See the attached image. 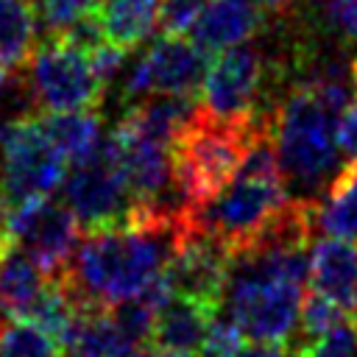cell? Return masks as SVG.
<instances>
[{"instance_id": "obj_4", "label": "cell", "mask_w": 357, "mask_h": 357, "mask_svg": "<svg viewBox=\"0 0 357 357\" xmlns=\"http://www.w3.org/2000/svg\"><path fill=\"white\" fill-rule=\"evenodd\" d=\"M287 198L282 173L234 170V176L212 198L192 206L187 218L192 226L220 237L231 251H237L287 204Z\"/></svg>"}, {"instance_id": "obj_26", "label": "cell", "mask_w": 357, "mask_h": 357, "mask_svg": "<svg viewBox=\"0 0 357 357\" xmlns=\"http://www.w3.org/2000/svg\"><path fill=\"white\" fill-rule=\"evenodd\" d=\"M209 0H159V25L165 33H187Z\"/></svg>"}, {"instance_id": "obj_19", "label": "cell", "mask_w": 357, "mask_h": 357, "mask_svg": "<svg viewBox=\"0 0 357 357\" xmlns=\"http://www.w3.org/2000/svg\"><path fill=\"white\" fill-rule=\"evenodd\" d=\"M36 8L31 0H0V64L17 70L36 47Z\"/></svg>"}, {"instance_id": "obj_3", "label": "cell", "mask_w": 357, "mask_h": 357, "mask_svg": "<svg viewBox=\"0 0 357 357\" xmlns=\"http://www.w3.org/2000/svg\"><path fill=\"white\" fill-rule=\"evenodd\" d=\"M271 114L257 112L251 120H223L195 106L170 145L173 184L190 209L212 198L234 176L248 142Z\"/></svg>"}, {"instance_id": "obj_12", "label": "cell", "mask_w": 357, "mask_h": 357, "mask_svg": "<svg viewBox=\"0 0 357 357\" xmlns=\"http://www.w3.org/2000/svg\"><path fill=\"white\" fill-rule=\"evenodd\" d=\"M310 284L346 312L357 310V243L324 237L310 248Z\"/></svg>"}, {"instance_id": "obj_34", "label": "cell", "mask_w": 357, "mask_h": 357, "mask_svg": "<svg viewBox=\"0 0 357 357\" xmlns=\"http://www.w3.org/2000/svg\"><path fill=\"white\" fill-rule=\"evenodd\" d=\"M0 134H3V117H0Z\"/></svg>"}, {"instance_id": "obj_10", "label": "cell", "mask_w": 357, "mask_h": 357, "mask_svg": "<svg viewBox=\"0 0 357 357\" xmlns=\"http://www.w3.org/2000/svg\"><path fill=\"white\" fill-rule=\"evenodd\" d=\"M268 61L262 45H234L220 50L206 70L201 106L223 120H251L265 109Z\"/></svg>"}, {"instance_id": "obj_29", "label": "cell", "mask_w": 357, "mask_h": 357, "mask_svg": "<svg viewBox=\"0 0 357 357\" xmlns=\"http://www.w3.org/2000/svg\"><path fill=\"white\" fill-rule=\"evenodd\" d=\"M262 6V11H271V14H282L287 8H293L296 0H257Z\"/></svg>"}, {"instance_id": "obj_20", "label": "cell", "mask_w": 357, "mask_h": 357, "mask_svg": "<svg viewBox=\"0 0 357 357\" xmlns=\"http://www.w3.org/2000/svg\"><path fill=\"white\" fill-rule=\"evenodd\" d=\"M0 357H61V340L28 318H0Z\"/></svg>"}, {"instance_id": "obj_7", "label": "cell", "mask_w": 357, "mask_h": 357, "mask_svg": "<svg viewBox=\"0 0 357 357\" xmlns=\"http://www.w3.org/2000/svg\"><path fill=\"white\" fill-rule=\"evenodd\" d=\"M206 70L209 50H204L192 36L187 39L184 33H165L123 67L120 98L126 103H134L151 92L195 98V92L204 86Z\"/></svg>"}, {"instance_id": "obj_25", "label": "cell", "mask_w": 357, "mask_h": 357, "mask_svg": "<svg viewBox=\"0 0 357 357\" xmlns=\"http://www.w3.org/2000/svg\"><path fill=\"white\" fill-rule=\"evenodd\" d=\"M301 354L304 357H357V332L351 321L343 318L318 340H312Z\"/></svg>"}, {"instance_id": "obj_16", "label": "cell", "mask_w": 357, "mask_h": 357, "mask_svg": "<svg viewBox=\"0 0 357 357\" xmlns=\"http://www.w3.org/2000/svg\"><path fill=\"white\" fill-rule=\"evenodd\" d=\"M47 279L39 262L11 243L0 254V318H22Z\"/></svg>"}, {"instance_id": "obj_9", "label": "cell", "mask_w": 357, "mask_h": 357, "mask_svg": "<svg viewBox=\"0 0 357 357\" xmlns=\"http://www.w3.org/2000/svg\"><path fill=\"white\" fill-rule=\"evenodd\" d=\"M64 204L84 231L114 226L134 212L112 137H103L92 153L73 162L70 176H64Z\"/></svg>"}, {"instance_id": "obj_32", "label": "cell", "mask_w": 357, "mask_h": 357, "mask_svg": "<svg viewBox=\"0 0 357 357\" xmlns=\"http://www.w3.org/2000/svg\"><path fill=\"white\" fill-rule=\"evenodd\" d=\"M351 326H354V332H357V310L351 312Z\"/></svg>"}, {"instance_id": "obj_6", "label": "cell", "mask_w": 357, "mask_h": 357, "mask_svg": "<svg viewBox=\"0 0 357 357\" xmlns=\"http://www.w3.org/2000/svg\"><path fill=\"white\" fill-rule=\"evenodd\" d=\"M22 75L33 95L36 112L45 114L98 109L106 95L89 53L56 33H47V39L31 50Z\"/></svg>"}, {"instance_id": "obj_15", "label": "cell", "mask_w": 357, "mask_h": 357, "mask_svg": "<svg viewBox=\"0 0 357 357\" xmlns=\"http://www.w3.org/2000/svg\"><path fill=\"white\" fill-rule=\"evenodd\" d=\"M315 231L357 243V162H346L315 201Z\"/></svg>"}, {"instance_id": "obj_14", "label": "cell", "mask_w": 357, "mask_h": 357, "mask_svg": "<svg viewBox=\"0 0 357 357\" xmlns=\"http://www.w3.org/2000/svg\"><path fill=\"white\" fill-rule=\"evenodd\" d=\"M212 312H215V307L173 293L165 301V307L156 312L148 343H153L156 349H162L173 357L176 354H198L204 335L209 329Z\"/></svg>"}, {"instance_id": "obj_28", "label": "cell", "mask_w": 357, "mask_h": 357, "mask_svg": "<svg viewBox=\"0 0 357 357\" xmlns=\"http://www.w3.org/2000/svg\"><path fill=\"white\" fill-rule=\"evenodd\" d=\"M240 357H287V349L276 340H251V346H243Z\"/></svg>"}, {"instance_id": "obj_2", "label": "cell", "mask_w": 357, "mask_h": 357, "mask_svg": "<svg viewBox=\"0 0 357 357\" xmlns=\"http://www.w3.org/2000/svg\"><path fill=\"white\" fill-rule=\"evenodd\" d=\"M351 103L343 67L326 64L318 73L296 81L273 109V137L284 184L298 190V198H315L337 173V126Z\"/></svg>"}, {"instance_id": "obj_5", "label": "cell", "mask_w": 357, "mask_h": 357, "mask_svg": "<svg viewBox=\"0 0 357 357\" xmlns=\"http://www.w3.org/2000/svg\"><path fill=\"white\" fill-rule=\"evenodd\" d=\"M67 156L50 139L42 117H20L0 134V206H17L56 192L67 176Z\"/></svg>"}, {"instance_id": "obj_13", "label": "cell", "mask_w": 357, "mask_h": 357, "mask_svg": "<svg viewBox=\"0 0 357 357\" xmlns=\"http://www.w3.org/2000/svg\"><path fill=\"white\" fill-rule=\"evenodd\" d=\"M262 28V6L257 0H209L192 22V39L215 53L248 42Z\"/></svg>"}, {"instance_id": "obj_22", "label": "cell", "mask_w": 357, "mask_h": 357, "mask_svg": "<svg viewBox=\"0 0 357 357\" xmlns=\"http://www.w3.org/2000/svg\"><path fill=\"white\" fill-rule=\"evenodd\" d=\"M310 22L337 45H357V0H324Z\"/></svg>"}, {"instance_id": "obj_21", "label": "cell", "mask_w": 357, "mask_h": 357, "mask_svg": "<svg viewBox=\"0 0 357 357\" xmlns=\"http://www.w3.org/2000/svg\"><path fill=\"white\" fill-rule=\"evenodd\" d=\"M346 318V310L337 307L332 298L321 296L318 290H312L304 301H301V310H298V324L293 329L296 337L287 340V346L293 351H304L312 340H318L324 332H329L335 324H340Z\"/></svg>"}, {"instance_id": "obj_30", "label": "cell", "mask_w": 357, "mask_h": 357, "mask_svg": "<svg viewBox=\"0 0 357 357\" xmlns=\"http://www.w3.org/2000/svg\"><path fill=\"white\" fill-rule=\"evenodd\" d=\"M128 357H173V354H167V351L156 349L153 343H148V346L142 343V346H137V349H134V351H131Z\"/></svg>"}, {"instance_id": "obj_33", "label": "cell", "mask_w": 357, "mask_h": 357, "mask_svg": "<svg viewBox=\"0 0 357 357\" xmlns=\"http://www.w3.org/2000/svg\"><path fill=\"white\" fill-rule=\"evenodd\" d=\"M293 357H304V354H301V351H293Z\"/></svg>"}, {"instance_id": "obj_17", "label": "cell", "mask_w": 357, "mask_h": 357, "mask_svg": "<svg viewBox=\"0 0 357 357\" xmlns=\"http://www.w3.org/2000/svg\"><path fill=\"white\" fill-rule=\"evenodd\" d=\"M103 33L120 47H137L159 25V0H103L98 8Z\"/></svg>"}, {"instance_id": "obj_27", "label": "cell", "mask_w": 357, "mask_h": 357, "mask_svg": "<svg viewBox=\"0 0 357 357\" xmlns=\"http://www.w3.org/2000/svg\"><path fill=\"white\" fill-rule=\"evenodd\" d=\"M337 145L346 162H357V98L343 109L340 126H337Z\"/></svg>"}, {"instance_id": "obj_24", "label": "cell", "mask_w": 357, "mask_h": 357, "mask_svg": "<svg viewBox=\"0 0 357 357\" xmlns=\"http://www.w3.org/2000/svg\"><path fill=\"white\" fill-rule=\"evenodd\" d=\"M95 8L98 0H36V17L45 33H61Z\"/></svg>"}, {"instance_id": "obj_11", "label": "cell", "mask_w": 357, "mask_h": 357, "mask_svg": "<svg viewBox=\"0 0 357 357\" xmlns=\"http://www.w3.org/2000/svg\"><path fill=\"white\" fill-rule=\"evenodd\" d=\"M229 268H231V248L220 237L192 226L187 218V229L181 231L165 268V279L170 290L176 296H187L201 304L220 307L229 282Z\"/></svg>"}, {"instance_id": "obj_1", "label": "cell", "mask_w": 357, "mask_h": 357, "mask_svg": "<svg viewBox=\"0 0 357 357\" xmlns=\"http://www.w3.org/2000/svg\"><path fill=\"white\" fill-rule=\"evenodd\" d=\"M187 212L134 209L114 226L84 231L73 265L61 279L84 307H109L139 296L165 273L187 229Z\"/></svg>"}, {"instance_id": "obj_23", "label": "cell", "mask_w": 357, "mask_h": 357, "mask_svg": "<svg viewBox=\"0 0 357 357\" xmlns=\"http://www.w3.org/2000/svg\"><path fill=\"white\" fill-rule=\"evenodd\" d=\"M243 337H245V335H243V329L237 326V321H234L223 307H215L198 357H240V351H243Z\"/></svg>"}, {"instance_id": "obj_18", "label": "cell", "mask_w": 357, "mask_h": 357, "mask_svg": "<svg viewBox=\"0 0 357 357\" xmlns=\"http://www.w3.org/2000/svg\"><path fill=\"white\" fill-rule=\"evenodd\" d=\"M45 131L61 148L70 162L84 159L92 153L103 139V120L95 109H75V112H53L42 117Z\"/></svg>"}, {"instance_id": "obj_31", "label": "cell", "mask_w": 357, "mask_h": 357, "mask_svg": "<svg viewBox=\"0 0 357 357\" xmlns=\"http://www.w3.org/2000/svg\"><path fill=\"white\" fill-rule=\"evenodd\" d=\"M8 78H11V67H6V64H0V92L6 89V84H8Z\"/></svg>"}, {"instance_id": "obj_8", "label": "cell", "mask_w": 357, "mask_h": 357, "mask_svg": "<svg viewBox=\"0 0 357 357\" xmlns=\"http://www.w3.org/2000/svg\"><path fill=\"white\" fill-rule=\"evenodd\" d=\"M0 215L8 240L31 254L47 276H61L73 265L84 229L67 204L42 195L17 206H0Z\"/></svg>"}]
</instances>
